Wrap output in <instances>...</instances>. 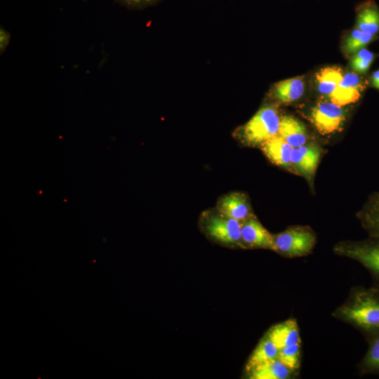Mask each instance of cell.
<instances>
[{"instance_id":"6da1fadb","label":"cell","mask_w":379,"mask_h":379,"mask_svg":"<svg viewBox=\"0 0 379 379\" xmlns=\"http://www.w3.org/2000/svg\"><path fill=\"white\" fill-rule=\"evenodd\" d=\"M331 316L354 327L366 340L379 335V288L352 286Z\"/></svg>"},{"instance_id":"7a4b0ae2","label":"cell","mask_w":379,"mask_h":379,"mask_svg":"<svg viewBox=\"0 0 379 379\" xmlns=\"http://www.w3.org/2000/svg\"><path fill=\"white\" fill-rule=\"evenodd\" d=\"M280 119L277 106H262L247 123L234 131V138L245 146L259 147L279 135Z\"/></svg>"},{"instance_id":"3957f363","label":"cell","mask_w":379,"mask_h":379,"mask_svg":"<svg viewBox=\"0 0 379 379\" xmlns=\"http://www.w3.org/2000/svg\"><path fill=\"white\" fill-rule=\"evenodd\" d=\"M200 225L205 234L213 241L224 246L243 248L241 222L239 220L215 208L202 213Z\"/></svg>"},{"instance_id":"277c9868","label":"cell","mask_w":379,"mask_h":379,"mask_svg":"<svg viewBox=\"0 0 379 379\" xmlns=\"http://www.w3.org/2000/svg\"><path fill=\"white\" fill-rule=\"evenodd\" d=\"M335 254L356 260L370 273L373 286L379 288V237L359 241H340L333 248Z\"/></svg>"},{"instance_id":"5b68a950","label":"cell","mask_w":379,"mask_h":379,"mask_svg":"<svg viewBox=\"0 0 379 379\" xmlns=\"http://www.w3.org/2000/svg\"><path fill=\"white\" fill-rule=\"evenodd\" d=\"M273 236L274 252L287 258L310 255L317 240L316 233L307 225L290 226L283 232Z\"/></svg>"},{"instance_id":"8992f818","label":"cell","mask_w":379,"mask_h":379,"mask_svg":"<svg viewBox=\"0 0 379 379\" xmlns=\"http://www.w3.org/2000/svg\"><path fill=\"white\" fill-rule=\"evenodd\" d=\"M310 120L319 133L331 135L342 130L346 113L342 106L330 100H321L311 109Z\"/></svg>"},{"instance_id":"52a82bcc","label":"cell","mask_w":379,"mask_h":379,"mask_svg":"<svg viewBox=\"0 0 379 379\" xmlns=\"http://www.w3.org/2000/svg\"><path fill=\"white\" fill-rule=\"evenodd\" d=\"M243 248H263L274 251V236L253 215L241 222Z\"/></svg>"},{"instance_id":"ba28073f","label":"cell","mask_w":379,"mask_h":379,"mask_svg":"<svg viewBox=\"0 0 379 379\" xmlns=\"http://www.w3.org/2000/svg\"><path fill=\"white\" fill-rule=\"evenodd\" d=\"M321 157L319 147L314 144H304L294 147L291 154L293 173L312 180Z\"/></svg>"},{"instance_id":"9c48e42d","label":"cell","mask_w":379,"mask_h":379,"mask_svg":"<svg viewBox=\"0 0 379 379\" xmlns=\"http://www.w3.org/2000/svg\"><path fill=\"white\" fill-rule=\"evenodd\" d=\"M365 88L366 82L357 73L347 72L328 98L330 101L343 107L357 102Z\"/></svg>"},{"instance_id":"30bf717a","label":"cell","mask_w":379,"mask_h":379,"mask_svg":"<svg viewBox=\"0 0 379 379\" xmlns=\"http://www.w3.org/2000/svg\"><path fill=\"white\" fill-rule=\"evenodd\" d=\"M215 208L241 222L254 215L248 196L241 192L222 195L216 202Z\"/></svg>"},{"instance_id":"8fae6325","label":"cell","mask_w":379,"mask_h":379,"mask_svg":"<svg viewBox=\"0 0 379 379\" xmlns=\"http://www.w3.org/2000/svg\"><path fill=\"white\" fill-rule=\"evenodd\" d=\"M265 156L274 164L293 173L291 166V154L293 147L277 135L260 147Z\"/></svg>"},{"instance_id":"7c38bea8","label":"cell","mask_w":379,"mask_h":379,"mask_svg":"<svg viewBox=\"0 0 379 379\" xmlns=\"http://www.w3.org/2000/svg\"><path fill=\"white\" fill-rule=\"evenodd\" d=\"M298 373L278 358L260 363L246 371V378L250 379H291L297 378Z\"/></svg>"},{"instance_id":"4fadbf2b","label":"cell","mask_w":379,"mask_h":379,"mask_svg":"<svg viewBox=\"0 0 379 379\" xmlns=\"http://www.w3.org/2000/svg\"><path fill=\"white\" fill-rule=\"evenodd\" d=\"M266 334L279 350L296 343H301L299 327L294 318L288 319L272 326Z\"/></svg>"},{"instance_id":"5bb4252c","label":"cell","mask_w":379,"mask_h":379,"mask_svg":"<svg viewBox=\"0 0 379 379\" xmlns=\"http://www.w3.org/2000/svg\"><path fill=\"white\" fill-rule=\"evenodd\" d=\"M357 218L369 237H379V192L369 195Z\"/></svg>"},{"instance_id":"9a60e30c","label":"cell","mask_w":379,"mask_h":379,"mask_svg":"<svg viewBox=\"0 0 379 379\" xmlns=\"http://www.w3.org/2000/svg\"><path fill=\"white\" fill-rule=\"evenodd\" d=\"M279 135L293 148L305 144L307 139L305 125L291 115L281 117Z\"/></svg>"},{"instance_id":"2e32d148","label":"cell","mask_w":379,"mask_h":379,"mask_svg":"<svg viewBox=\"0 0 379 379\" xmlns=\"http://www.w3.org/2000/svg\"><path fill=\"white\" fill-rule=\"evenodd\" d=\"M305 81L302 77L284 79L276 83L272 94L281 104H289L298 100L304 93Z\"/></svg>"},{"instance_id":"e0dca14e","label":"cell","mask_w":379,"mask_h":379,"mask_svg":"<svg viewBox=\"0 0 379 379\" xmlns=\"http://www.w3.org/2000/svg\"><path fill=\"white\" fill-rule=\"evenodd\" d=\"M355 28L373 35L379 32V8L374 2H366L358 8Z\"/></svg>"},{"instance_id":"ac0fdd59","label":"cell","mask_w":379,"mask_h":379,"mask_svg":"<svg viewBox=\"0 0 379 379\" xmlns=\"http://www.w3.org/2000/svg\"><path fill=\"white\" fill-rule=\"evenodd\" d=\"M279 349L265 333L250 355L246 364L245 371L264 361L277 359Z\"/></svg>"},{"instance_id":"d6986e66","label":"cell","mask_w":379,"mask_h":379,"mask_svg":"<svg viewBox=\"0 0 379 379\" xmlns=\"http://www.w3.org/2000/svg\"><path fill=\"white\" fill-rule=\"evenodd\" d=\"M344 74L343 69L338 66H328L320 69L316 74L319 91L328 96L338 86Z\"/></svg>"},{"instance_id":"ffe728a7","label":"cell","mask_w":379,"mask_h":379,"mask_svg":"<svg viewBox=\"0 0 379 379\" xmlns=\"http://www.w3.org/2000/svg\"><path fill=\"white\" fill-rule=\"evenodd\" d=\"M368 349L357 364L359 376L368 374L379 375V335L366 340Z\"/></svg>"},{"instance_id":"44dd1931","label":"cell","mask_w":379,"mask_h":379,"mask_svg":"<svg viewBox=\"0 0 379 379\" xmlns=\"http://www.w3.org/2000/svg\"><path fill=\"white\" fill-rule=\"evenodd\" d=\"M375 37V35L354 29L344 39L342 49L345 54L348 56L352 55L359 50L364 48Z\"/></svg>"},{"instance_id":"7402d4cb","label":"cell","mask_w":379,"mask_h":379,"mask_svg":"<svg viewBox=\"0 0 379 379\" xmlns=\"http://www.w3.org/2000/svg\"><path fill=\"white\" fill-rule=\"evenodd\" d=\"M301 357V343H296L279 349L277 357L284 364L298 373Z\"/></svg>"},{"instance_id":"603a6c76","label":"cell","mask_w":379,"mask_h":379,"mask_svg":"<svg viewBox=\"0 0 379 379\" xmlns=\"http://www.w3.org/2000/svg\"><path fill=\"white\" fill-rule=\"evenodd\" d=\"M374 60V54L366 48H362L352 55L350 66L357 74H365Z\"/></svg>"},{"instance_id":"cb8c5ba5","label":"cell","mask_w":379,"mask_h":379,"mask_svg":"<svg viewBox=\"0 0 379 379\" xmlns=\"http://www.w3.org/2000/svg\"><path fill=\"white\" fill-rule=\"evenodd\" d=\"M371 81L374 88L379 89V69L373 73Z\"/></svg>"},{"instance_id":"d4e9b609","label":"cell","mask_w":379,"mask_h":379,"mask_svg":"<svg viewBox=\"0 0 379 379\" xmlns=\"http://www.w3.org/2000/svg\"><path fill=\"white\" fill-rule=\"evenodd\" d=\"M131 4H140L151 2L153 0H124Z\"/></svg>"}]
</instances>
